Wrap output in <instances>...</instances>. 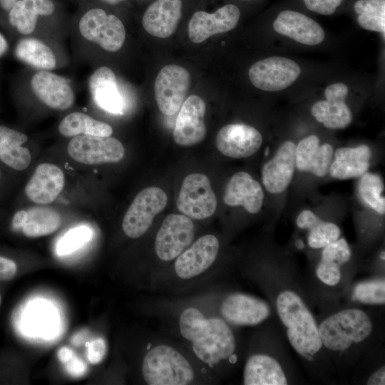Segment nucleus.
Masks as SVG:
<instances>
[{
    "label": "nucleus",
    "mask_w": 385,
    "mask_h": 385,
    "mask_svg": "<svg viewBox=\"0 0 385 385\" xmlns=\"http://www.w3.org/2000/svg\"><path fill=\"white\" fill-rule=\"evenodd\" d=\"M207 324V319L195 307H188L183 310L179 319L182 336L191 342L202 335L206 329Z\"/></svg>",
    "instance_id": "obj_34"
},
{
    "label": "nucleus",
    "mask_w": 385,
    "mask_h": 385,
    "mask_svg": "<svg viewBox=\"0 0 385 385\" xmlns=\"http://www.w3.org/2000/svg\"><path fill=\"white\" fill-rule=\"evenodd\" d=\"M322 249L320 260L332 262L340 267L347 263L351 257L350 246L343 237H339Z\"/></svg>",
    "instance_id": "obj_40"
},
{
    "label": "nucleus",
    "mask_w": 385,
    "mask_h": 385,
    "mask_svg": "<svg viewBox=\"0 0 385 385\" xmlns=\"http://www.w3.org/2000/svg\"><path fill=\"white\" fill-rule=\"evenodd\" d=\"M206 106L196 95L188 97L175 120L174 142L181 146H192L202 141L206 135L205 123Z\"/></svg>",
    "instance_id": "obj_13"
},
{
    "label": "nucleus",
    "mask_w": 385,
    "mask_h": 385,
    "mask_svg": "<svg viewBox=\"0 0 385 385\" xmlns=\"http://www.w3.org/2000/svg\"><path fill=\"white\" fill-rule=\"evenodd\" d=\"M15 55L20 61L43 71L52 70L56 64L52 50L36 38L21 39L16 46Z\"/></svg>",
    "instance_id": "obj_30"
},
{
    "label": "nucleus",
    "mask_w": 385,
    "mask_h": 385,
    "mask_svg": "<svg viewBox=\"0 0 385 385\" xmlns=\"http://www.w3.org/2000/svg\"><path fill=\"white\" fill-rule=\"evenodd\" d=\"M275 31L302 44L315 46L325 37L322 26L309 16L292 10L279 13L273 22Z\"/></svg>",
    "instance_id": "obj_20"
},
{
    "label": "nucleus",
    "mask_w": 385,
    "mask_h": 385,
    "mask_svg": "<svg viewBox=\"0 0 385 385\" xmlns=\"http://www.w3.org/2000/svg\"><path fill=\"white\" fill-rule=\"evenodd\" d=\"M334 160L330 164L331 177L339 180L360 178L370 167L371 148L365 144L356 147H342L334 153Z\"/></svg>",
    "instance_id": "obj_24"
},
{
    "label": "nucleus",
    "mask_w": 385,
    "mask_h": 385,
    "mask_svg": "<svg viewBox=\"0 0 385 385\" xmlns=\"http://www.w3.org/2000/svg\"><path fill=\"white\" fill-rule=\"evenodd\" d=\"M65 364L67 372L75 377L82 376L88 369L85 361L76 357L75 355Z\"/></svg>",
    "instance_id": "obj_48"
},
{
    "label": "nucleus",
    "mask_w": 385,
    "mask_h": 385,
    "mask_svg": "<svg viewBox=\"0 0 385 385\" xmlns=\"http://www.w3.org/2000/svg\"><path fill=\"white\" fill-rule=\"evenodd\" d=\"M79 31L86 40L111 52L120 50L125 38V30L121 21L101 9L88 11L79 21Z\"/></svg>",
    "instance_id": "obj_7"
},
{
    "label": "nucleus",
    "mask_w": 385,
    "mask_h": 385,
    "mask_svg": "<svg viewBox=\"0 0 385 385\" xmlns=\"http://www.w3.org/2000/svg\"><path fill=\"white\" fill-rule=\"evenodd\" d=\"M240 17V9L233 4L225 5L212 14L197 11L188 24L189 38L198 43L213 35L231 31L237 25Z\"/></svg>",
    "instance_id": "obj_15"
},
{
    "label": "nucleus",
    "mask_w": 385,
    "mask_h": 385,
    "mask_svg": "<svg viewBox=\"0 0 385 385\" xmlns=\"http://www.w3.org/2000/svg\"><path fill=\"white\" fill-rule=\"evenodd\" d=\"M380 257L381 260H383V261H384L385 258H384V251L381 252V255H380Z\"/></svg>",
    "instance_id": "obj_55"
},
{
    "label": "nucleus",
    "mask_w": 385,
    "mask_h": 385,
    "mask_svg": "<svg viewBox=\"0 0 385 385\" xmlns=\"http://www.w3.org/2000/svg\"><path fill=\"white\" fill-rule=\"evenodd\" d=\"M27 140L24 133L0 125V160L16 170L27 168L31 155L30 150L22 146Z\"/></svg>",
    "instance_id": "obj_27"
},
{
    "label": "nucleus",
    "mask_w": 385,
    "mask_h": 385,
    "mask_svg": "<svg viewBox=\"0 0 385 385\" xmlns=\"http://www.w3.org/2000/svg\"><path fill=\"white\" fill-rule=\"evenodd\" d=\"M315 119L329 129H342L352 121L353 115L343 100L326 99L316 102L311 108Z\"/></svg>",
    "instance_id": "obj_28"
},
{
    "label": "nucleus",
    "mask_w": 385,
    "mask_h": 385,
    "mask_svg": "<svg viewBox=\"0 0 385 385\" xmlns=\"http://www.w3.org/2000/svg\"><path fill=\"white\" fill-rule=\"evenodd\" d=\"M353 298L364 304L375 305L384 304V280L374 279L358 283L354 287Z\"/></svg>",
    "instance_id": "obj_35"
},
{
    "label": "nucleus",
    "mask_w": 385,
    "mask_h": 385,
    "mask_svg": "<svg viewBox=\"0 0 385 385\" xmlns=\"http://www.w3.org/2000/svg\"><path fill=\"white\" fill-rule=\"evenodd\" d=\"M264 198L265 193L260 183L245 171H239L232 175L223 195L225 205L242 206L251 214H257L261 210Z\"/></svg>",
    "instance_id": "obj_19"
},
{
    "label": "nucleus",
    "mask_w": 385,
    "mask_h": 385,
    "mask_svg": "<svg viewBox=\"0 0 385 385\" xmlns=\"http://www.w3.org/2000/svg\"><path fill=\"white\" fill-rule=\"evenodd\" d=\"M384 185L376 173H365L360 177L358 193L363 202L379 215L385 213Z\"/></svg>",
    "instance_id": "obj_32"
},
{
    "label": "nucleus",
    "mask_w": 385,
    "mask_h": 385,
    "mask_svg": "<svg viewBox=\"0 0 385 385\" xmlns=\"http://www.w3.org/2000/svg\"><path fill=\"white\" fill-rule=\"evenodd\" d=\"M27 219V210H21L17 211L11 221V227L14 230L19 231L21 230V228L24 225Z\"/></svg>",
    "instance_id": "obj_50"
},
{
    "label": "nucleus",
    "mask_w": 385,
    "mask_h": 385,
    "mask_svg": "<svg viewBox=\"0 0 385 385\" xmlns=\"http://www.w3.org/2000/svg\"><path fill=\"white\" fill-rule=\"evenodd\" d=\"M349 93L346 85L343 83H334L328 86L324 91L325 99L345 101Z\"/></svg>",
    "instance_id": "obj_46"
},
{
    "label": "nucleus",
    "mask_w": 385,
    "mask_h": 385,
    "mask_svg": "<svg viewBox=\"0 0 385 385\" xmlns=\"http://www.w3.org/2000/svg\"><path fill=\"white\" fill-rule=\"evenodd\" d=\"M317 278L327 286H336L342 279L341 267L328 262L319 260L317 268Z\"/></svg>",
    "instance_id": "obj_41"
},
{
    "label": "nucleus",
    "mask_w": 385,
    "mask_h": 385,
    "mask_svg": "<svg viewBox=\"0 0 385 385\" xmlns=\"http://www.w3.org/2000/svg\"><path fill=\"white\" fill-rule=\"evenodd\" d=\"M88 88L94 102L102 109L114 114L121 113L124 100L115 73L107 66L97 68L89 77Z\"/></svg>",
    "instance_id": "obj_25"
},
{
    "label": "nucleus",
    "mask_w": 385,
    "mask_h": 385,
    "mask_svg": "<svg viewBox=\"0 0 385 385\" xmlns=\"http://www.w3.org/2000/svg\"><path fill=\"white\" fill-rule=\"evenodd\" d=\"M359 26L385 34V0H358L354 6Z\"/></svg>",
    "instance_id": "obj_33"
},
{
    "label": "nucleus",
    "mask_w": 385,
    "mask_h": 385,
    "mask_svg": "<svg viewBox=\"0 0 385 385\" xmlns=\"http://www.w3.org/2000/svg\"><path fill=\"white\" fill-rule=\"evenodd\" d=\"M38 16L23 0H17L10 10L9 21L20 34H29L36 28Z\"/></svg>",
    "instance_id": "obj_36"
},
{
    "label": "nucleus",
    "mask_w": 385,
    "mask_h": 385,
    "mask_svg": "<svg viewBox=\"0 0 385 385\" xmlns=\"http://www.w3.org/2000/svg\"><path fill=\"white\" fill-rule=\"evenodd\" d=\"M334 154L333 146L325 143L320 144L316 135L302 138L295 148V164L298 170L324 177L330 166Z\"/></svg>",
    "instance_id": "obj_22"
},
{
    "label": "nucleus",
    "mask_w": 385,
    "mask_h": 385,
    "mask_svg": "<svg viewBox=\"0 0 385 385\" xmlns=\"http://www.w3.org/2000/svg\"><path fill=\"white\" fill-rule=\"evenodd\" d=\"M17 271V266L14 261L0 256V281L12 279Z\"/></svg>",
    "instance_id": "obj_47"
},
{
    "label": "nucleus",
    "mask_w": 385,
    "mask_h": 385,
    "mask_svg": "<svg viewBox=\"0 0 385 385\" xmlns=\"http://www.w3.org/2000/svg\"><path fill=\"white\" fill-rule=\"evenodd\" d=\"M219 250L220 243L215 235L200 237L176 257V274L181 279H189L202 274L214 263Z\"/></svg>",
    "instance_id": "obj_14"
},
{
    "label": "nucleus",
    "mask_w": 385,
    "mask_h": 385,
    "mask_svg": "<svg viewBox=\"0 0 385 385\" xmlns=\"http://www.w3.org/2000/svg\"><path fill=\"white\" fill-rule=\"evenodd\" d=\"M322 220L310 210H302L297 217V226L302 230H309Z\"/></svg>",
    "instance_id": "obj_45"
},
{
    "label": "nucleus",
    "mask_w": 385,
    "mask_h": 385,
    "mask_svg": "<svg viewBox=\"0 0 385 385\" xmlns=\"http://www.w3.org/2000/svg\"><path fill=\"white\" fill-rule=\"evenodd\" d=\"M296 144L292 140L282 143L274 156L262 168V181L271 194L284 192L291 183L295 168Z\"/></svg>",
    "instance_id": "obj_16"
},
{
    "label": "nucleus",
    "mask_w": 385,
    "mask_h": 385,
    "mask_svg": "<svg viewBox=\"0 0 385 385\" xmlns=\"http://www.w3.org/2000/svg\"><path fill=\"white\" fill-rule=\"evenodd\" d=\"M61 224V217L57 211L36 206L27 210V219L21 232L29 237L46 236L56 232Z\"/></svg>",
    "instance_id": "obj_31"
},
{
    "label": "nucleus",
    "mask_w": 385,
    "mask_h": 385,
    "mask_svg": "<svg viewBox=\"0 0 385 385\" xmlns=\"http://www.w3.org/2000/svg\"><path fill=\"white\" fill-rule=\"evenodd\" d=\"M0 176H1V174H0Z\"/></svg>",
    "instance_id": "obj_57"
},
{
    "label": "nucleus",
    "mask_w": 385,
    "mask_h": 385,
    "mask_svg": "<svg viewBox=\"0 0 385 385\" xmlns=\"http://www.w3.org/2000/svg\"><path fill=\"white\" fill-rule=\"evenodd\" d=\"M8 49V43L4 36L0 34V56L4 55Z\"/></svg>",
    "instance_id": "obj_52"
},
{
    "label": "nucleus",
    "mask_w": 385,
    "mask_h": 385,
    "mask_svg": "<svg viewBox=\"0 0 385 385\" xmlns=\"http://www.w3.org/2000/svg\"><path fill=\"white\" fill-rule=\"evenodd\" d=\"M59 133L65 137L80 135L111 136L112 127L106 123L97 120L80 112H73L66 115L58 125Z\"/></svg>",
    "instance_id": "obj_29"
},
{
    "label": "nucleus",
    "mask_w": 385,
    "mask_h": 385,
    "mask_svg": "<svg viewBox=\"0 0 385 385\" xmlns=\"http://www.w3.org/2000/svg\"><path fill=\"white\" fill-rule=\"evenodd\" d=\"M64 183V173L60 168L52 163H41L27 183L25 193L34 203L50 204L62 191Z\"/></svg>",
    "instance_id": "obj_21"
},
{
    "label": "nucleus",
    "mask_w": 385,
    "mask_h": 385,
    "mask_svg": "<svg viewBox=\"0 0 385 385\" xmlns=\"http://www.w3.org/2000/svg\"><path fill=\"white\" fill-rule=\"evenodd\" d=\"M190 75L185 68L170 64L158 73L154 84L155 98L159 110L166 115L177 113L186 99Z\"/></svg>",
    "instance_id": "obj_8"
},
{
    "label": "nucleus",
    "mask_w": 385,
    "mask_h": 385,
    "mask_svg": "<svg viewBox=\"0 0 385 385\" xmlns=\"http://www.w3.org/2000/svg\"><path fill=\"white\" fill-rule=\"evenodd\" d=\"M301 73L300 66L293 60L271 56L255 62L249 69L252 84L262 91H282L292 85Z\"/></svg>",
    "instance_id": "obj_10"
},
{
    "label": "nucleus",
    "mask_w": 385,
    "mask_h": 385,
    "mask_svg": "<svg viewBox=\"0 0 385 385\" xmlns=\"http://www.w3.org/2000/svg\"><path fill=\"white\" fill-rule=\"evenodd\" d=\"M220 312L228 322L237 326H255L271 314L270 305L262 299L243 293H233L222 302Z\"/></svg>",
    "instance_id": "obj_17"
},
{
    "label": "nucleus",
    "mask_w": 385,
    "mask_h": 385,
    "mask_svg": "<svg viewBox=\"0 0 385 385\" xmlns=\"http://www.w3.org/2000/svg\"><path fill=\"white\" fill-rule=\"evenodd\" d=\"M275 307L289 344L304 359L314 360L323 346L318 324L302 298L284 289L277 294Z\"/></svg>",
    "instance_id": "obj_1"
},
{
    "label": "nucleus",
    "mask_w": 385,
    "mask_h": 385,
    "mask_svg": "<svg viewBox=\"0 0 385 385\" xmlns=\"http://www.w3.org/2000/svg\"><path fill=\"white\" fill-rule=\"evenodd\" d=\"M318 327L323 348L338 356L368 340L374 330L371 317L358 308L336 312L324 318Z\"/></svg>",
    "instance_id": "obj_2"
},
{
    "label": "nucleus",
    "mask_w": 385,
    "mask_h": 385,
    "mask_svg": "<svg viewBox=\"0 0 385 385\" xmlns=\"http://www.w3.org/2000/svg\"><path fill=\"white\" fill-rule=\"evenodd\" d=\"M343 0H303L306 7L317 14L331 15Z\"/></svg>",
    "instance_id": "obj_42"
},
{
    "label": "nucleus",
    "mask_w": 385,
    "mask_h": 385,
    "mask_svg": "<svg viewBox=\"0 0 385 385\" xmlns=\"http://www.w3.org/2000/svg\"><path fill=\"white\" fill-rule=\"evenodd\" d=\"M54 314L41 304H34L31 307L28 322L31 330L44 336L52 334L55 329Z\"/></svg>",
    "instance_id": "obj_39"
},
{
    "label": "nucleus",
    "mask_w": 385,
    "mask_h": 385,
    "mask_svg": "<svg viewBox=\"0 0 385 385\" xmlns=\"http://www.w3.org/2000/svg\"><path fill=\"white\" fill-rule=\"evenodd\" d=\"M87 356L90 363L96 364L100 363L105 356L106 345L101 338L96 339L86 344Z\"/></svg>",
    "instance_id": "obj_43"
},
{
    "label": "nucleus",
    "mask_w": 385,
    "mask_h": 385,
    "mask_svg": "<svg viewBox=\"0 0 385 385\" xmlns=\"http://www.w3.org/2000/svg\"><path fill=\"white\" fill-rule=\"evenodd\" d=\"M67 151L74 160L86 165L117 163L125 155L121 142L111 136H74L68 144Z\"/></svg>",
    "instance_id": "obj_9"
},
{
    "label": "nucleus",
    "mask_w": 385,
    "mask_h": 385,
    "mask_svg": "<svg viewBox=\"0 0 385 385\" xmlns=\"http://www.w3.org/2000/svg\"><path fill=\"white\" fill-rule=\"evenodd\" d=\"M23 1L38 16H49L55 9V6L51 0H23Z\"/></svg>",
    "instance_id": "obj_44"
},
{
    "label": "nucleus",
    "mask_w": 385,
    "mask_h": 385,
    "mask_svg": "<svg viewBox=\"0 0 385 385\" xmlns=\"http://www.w3.org/2000/svg\"><path fill=\"white\" fill-rule=\"evenodd\" d=\"M73 356V351L68 347H61L58 351V359L64 364L69 361Z\"/></svg>",
    "instance_id": "obj_51"
},
{
    "label": "nucleus",
    "mask_w": 385,
    "mask_h": 385,
    "mask_svg": "<svg viewBox=\"0 0 385 385\" xmlns=\"http://www.w3.org/2000/svg\"><path fill=\"white\" fill-rule=\"evenodd\" d=\"M192 343L196 356L210 366L230 359L236 350V339L232 329L218 317L207 319L205 330Z\"/></svg>",
    "instance_id": "obj_4"
},
{
    "label": "nucleus",
    "mask_w": 385,
    "mask_h": 385,
    "mask_svg": "<svg viewBox=\"0 0 385 385\" xmlns=\"http://www.w3.org/2000/svg\"><path fill=\"white\" fill-rule=\"evenodd\" d=\"M142 374L149 385H187L195 378L189 361L177 349L165 344L148 351L142 364Z\"/></svg>",
    "instance_id": "obj_3"
},
{
    "label": "nucleus",
    "mask_w": 385,
    "mask_h": 385,
    "mask_svg": "<svg viewBox=\"0 0 385 385\" xmlns=\"http://www.w3.org/2000/svg\"><path fill=\"white\" fill-rule=\"evenodd\" d=\"M104 2H106L108 4H118V3H120L123 1H125V0H102Z\"/></svg>",
    "instance_id": "obj_54"
},
{
    "label": "nucleus",
    "mask_w": 385,
    "mask_h": 385,
    "mask_svg": "<svg viewBox=\"0 0 385 385\" xmlns=\"http://www.w3.org/2000/svg\"><path fill=\"white\" fill-rule=\"evenodd\" d=\"M262 136L255 128L242 123L228 124L217 133L215 145L225 156L232 158H248L258 151Z\"/></svg>",
    "instance_id": "obj_12"
},
{
    "label": "nucleus",
    "mask_w": 385,
    "mask_h": 385,
    "mask_svg": "<svg viewBox=\"0 0 385 385\" xmlns=\"http://www.w3.org/2000/svg\"><path fill=\"white\" fill-rule=\"evenodd\" d=\"M176 205L183 215L196 220L212 216L217 198L208 177L202 173L187 175L182 183Z\"/></svg>",
    "instance_id": "obj_6"
},
{
    "label": "nucleus",
    "mask_w": 385,
    "mask_h": 385,
    "mask_svg": "<svg viewBox=\"0 0 385 385\" xmlns=\"http://www.w3.org/2000/svg\"><path fill=\"white\" fill-rule=\"evenodd\" d=\"M288 382L282 364L270 354H252L245 363L243 371L245 385H286Z\"/></svg>",
    "instance_id": "obj_26"
},
{
    "label": "nucleus",
    "mask_w": 385,
    "mask_h": 385,
    "mask_svg": "<svg viewBox=\"0 0 385 385\" xmlns=\"http://www.w3.org/2000/svg\"><path fill=\"white\" fill-rule=\"evenodd\" d=\"M167 202L165 192L158 187L146 188L139 192L123 217L122 227L125 234L133 239L141 237Z\"/></svg>",
    "instance_id": "obj_5"
},
{
    "label": "nucleus",
    "mask_w": 385,
    "mask_h": 385,
    "mask_svg": "<svg viewBox=\"0 0 385 385\" xmlns=\"http://www.w3.org/2000/svg\"><path fill=\"white\" fill-rule=\"evenodd\" d=\"M17 0H0L1 6L5 9H11Z\"/></svg>",
    "instance_id": "obj_53"
},
{
    "label": "nucleus",
    "mask_w": 385,
    "mask_h": 385,
    "mask_svg": "<svg viewBox=\"0 0 385 385\" xmlns=\"http://www.w3.org/2000/svg\"><path fill=\"white\" fill-rule=\"evenodd\" d=\"M194 238V225L191 219L181 214H170L163 220L155 240V251L163 261L178 257Z\"/></svg>",
    "instance_id": "obj_11"
},
{
    "label": "nucleus",
    "mask_w": 385,
    "mask_h": 385,
    "mask_svg": "<svg viewBox=\"0 0 385 385\" xmlns=\"http://www.w3.org/2000/svg\"><path fill=\"white\" fill-rule=\"evenodd\" d=\"M341 230L334 222L322 220L309 230L307 243L312 249H322L340 237Z\"/></svg>",
    "instance_id": "obj_37"
},
{
    "label": "nucleus",
    "mask_w": 385,
    "mask_h": 385,
    "mask_svg": "<svg viewBox=\"0 0 385 385\" xmlns=\"http://www.w3.org/2000/svg\"><path fill=\"white\" fill-rule=\"evenodd\" d=\"M1 304V294H0V305Z\"/></svg>",
    "instance_id": "obj_56"
},
{
    "label": "nucleus",
    "mask_w": 385,
    "mask_h": 385,
    "mask_svg": "<svg viewBox=\"0 0 385 385\" xmlns=\"http://www.w3.org/2000/svg\"><path fill=\"white\" fill-rule=\"evenodd\" d=\"M368 385H384L385 384V367L379 368L374 371L366 382Z\"/></svg>",
    "instance_id": "obj_49"
},
{
    "label": "nucleus",
    "mask_w": 385,
    "mask_h": 385,
    "mask_svg": "<svg viewBox=\"0 0 385 385\" xmlns=\"http://www.w3.org/2000/svg\"><path fill=\"white\" fill-rule=\"evenodd\" d=\"M181 12V0H155L143 14V26L153 36L169 37L177 29Z\"/></svg>",
    "instance_id": "obj_23"
},
{
    "label": "nucleus",
    "mask_w": 385,
    "mask_h": 385,
    "mask_svg": "<svg viewBox=\"0 0 385 385\" xmlns=\"http://www.w3.org/2000/svg\"><path fill=\"white\" fill-rule=\"evenodd\" d=\"M92 230L86 225L74 227L58 240L56 252L59 255L70 254L81 247L91 238Z\"/></svg>",
    "instance_id": "obj_38"
},
{
    "label": "nucleus",
    "mask_w": 385,
    "mask_h": 385,
    "mask_svg": "<svg viewBox=\"0 0 385 385\" xmlns=\"http://www.w3.org/2000/svg\"><path fill=\"white\" fill-rule=\"evenodd\" d=\"M31 86L35 96L52 109L66 110L75 101V94L68 81L48 71L42 70L35 73Z\"/></svg>",
    "instance_id": "obj_18"
}]
</instances>
